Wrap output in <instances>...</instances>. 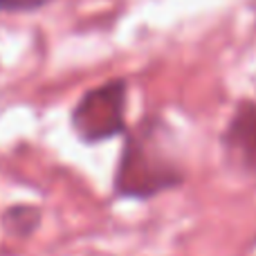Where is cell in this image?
<instances>
[{
  "mask_svg": "<svg viewBox=\"0 0 256 256\" xmlns=\"http://www.w3.org/2000/svg\"><path fill=\"white\" fill-rule=\"evenodd\" d=\"M52 0H0V12H34Z\"/></svg>",
  "mask_w": 256,
  "mask_h": 256,
  "instance_id": "cell-5",
  "label": "cell"
},
{
  "mask_svg": "<svg viewBox=\"0 0 256 256\" xmlns=\"http://www.w3.org/2000/svg\"><path fill=\"white\" fill-rule=\"evenodd\" d=\"M184 180L180 166L164 153L153 132L130 135L115 176V191L124 198L144 200L178 186Z\"/></svg>",
  "mask_w": 256,
  "mask_h": 256,
  "instance_id": "cell-1",
  "label": "cell"
},
{
  "mask_svg": "<svg viewBox=\"0 0 256 256\" xmlns=\"http://www.w3.org/2000/svg\"><path fill=\"white\" fill-rule=\"evenodd\" d=\"M72 126L84 142H104L126 130V84L112 79L86 92L72 110Z\"/></svg>",
  "mask_w": 256,
  "mask_h": 256,
  "instance_id": "cell-2",
  "label": "cell"
},
{
  "mask_svg": "<svg viewBox=\"0 0 256 256\" xmlns=\"http://www.w3.org/2000/svg\"><path fill=\"white\" fill-rule=\"evenodd\" d=\"M225 153L238 168L256 178V104H238L227 130L222 132Z\"/></svg>",
  "mask_w": 256,
  "mask_h": 256,
  "instance_id": "cell-3",
  "label": "cell"
},
{
  "mask_svg": "<svg viewBox=\"0 0 256 256\" xmlns=\"http://www.w3.org/2000/svg\"><path fill=\"white\" fill-rule=\"evenodd\" d=\"M40 222V212L34 204H16L4 214V227L12 232L14 236H30L32 232L38 227Z\"/></svg>",
  "mask_w": 256,
  "mask_h": 256,
  "instance_id": "cell-4",
  "label": "cell"
}]
</instances>
